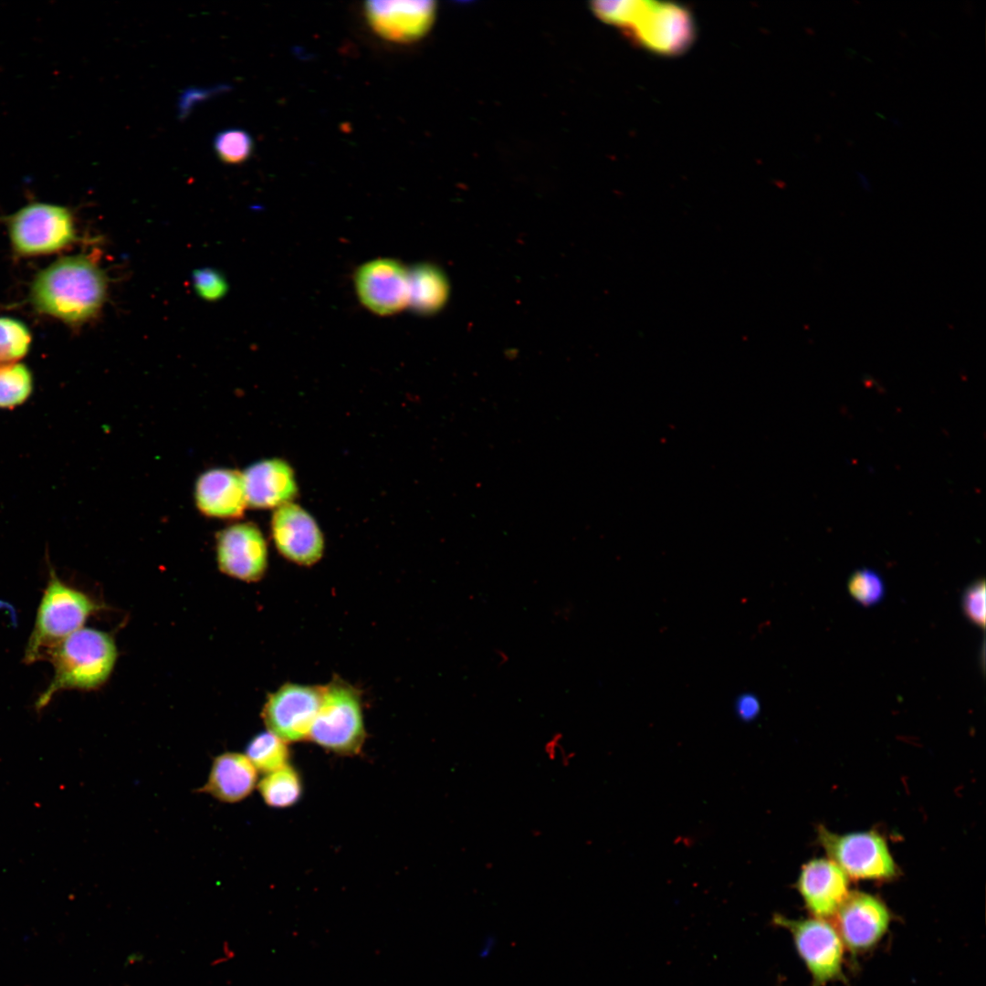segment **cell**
<instances>
[{
    "label": "cell",
    "mask_w": 986,
    "mask_h": 986,
    "mask_svg": "<svg viewBox=\"0 0 986 986\" xmlns=\"http://www.w3.org/2000/svg\"><path fill=\"white\" fill-rule=\"evenodd\" d=\"M107 284L104 271L89 256L64 257L37 273L30 301L40 313L79 325L100 311Z\"/></svg>",
    "instance_id": "cell-1"
},
{
    "label": "cell",
    "mask_w": 986,
    "mask_h": 986,
    "mask_svg": "<svg viewBox=\"0 0 986 986\" xmlns=\"http://www.w3.org/2000/svg\"><path fill=\"white\" fill-rule=\"evenodd\" d=\"M592 8L600 19L620 27L636 45L658 55H679L691 47L696 37L693 15L679 4L596 1Z\"/></svg>",
    "instance_id": "cell-2"
},
{
    "label": "cell",
    "mask_w": 986,
    "mask_h": 986,
    "mask_svg": "<svg viewBox=\"0 0 986 986\" xmlns=\"http://www.w3.org/2000/svg\"><path fill=\"white\" fill-rule=\"evenodd\" d=\"M116 658L115 643L107 633L82 627L69 635L46 655L54 675L37 699V708L46 707L62 690L100 687L110 677Z\"/></svg>",
    "instance_id": "cell-3"
},
{
    "label": "cell",
    "mask_w": 986,
    "mask_h": 986,
    "mask_svg": "<svg viewBox=\"0 0 986 986\" xmlns=\"http://www.w3.org/2000/svg\"><path fill=\"white\" fill-rule=\"evenodd\" d=\"M99 605L85 593L65 583L50 568L34 626L24 654V663L45 659L47 653L69 635L82 628Z\"/></svg>",
    "instance_id": "cell-4"
},
{
    "label": "cell",
    "mask_w": 986,
    "mask_h": 986,
    "mask_svg": "<svg viewBox=\"0 0 986 986\" xmlns=\"http://www.w3.org/2000/svg\"><path fill=\"white\" fill-rule=\"evenodd\" d=\"M309 738L339 754L361 750L365 729L361 696L354 687L340 678L321 687V700Z\"/></svg>",
    "instance_id": "cell-5"
},
{
    "label": "cell",
    "mask_w": 986,
    "mask_h": 986,
    "mask_svg": "<svg viewBox=\"0 0 986 986\" xmlns=\"http://www.w3.org/2000/svg\"><path fill=\"white\" fill-rule=\"evenodd\" d=\"M9 239L20 256L58 252L77 237L71 211L62 205L31 203L13 214L8 221Z\"/></svg>",
    "instance_id": "cell-6"
},
{
    "label": "cell",
    "mask_w": 986,
    "mask_h": 986,
    "mask_svg": "<svg viewBox=\"0 0 986 986\" xmlns=\"http://www.w3.org/2000/svg\"><path fill=\"white\" fill-rule=\"evenodd\" d=\"M772 922L792 935L796 951L813 979L812 986H824L841 978L844 943L829 922L819 918L794 919L780 914L773 915Z\"/></svg>",
    "instance_id": "cell-7"
},
{
    "label": "cell",
    "mask_w": 986,
    "mask_h": 986,
    "mask_svg": "<svg viewBox=\"0 0 986 986\" xmlns=\"http://www.w3.org/2000/svg\"><path fill=\"white\" fill-rule=\"evenodd\" d=\"M818 839L830 859L852 878L886 880L897 875L887 844L876 833L837 834L819 826Z\"/></svg>",
    "instance_id": "cell-8"
},
{
    "label": "cell",
    "mask_w": 986,
    "mask_h": 986,
    "mask_svg": "<svg viewBox=\"0 0 986 986\" xmlns=\"http://www.w3.org/2000/svg\"><path fill=\"white\" fill-rule=\"evenodd\" d=\"M321 700V687L288 683L269 695L263 719L286 742L309 738Z\"/></svg>",
    "instance_id": "cell-9"
},
{
    "label": "cell",
    "mask_w": 986,
    "mask_h": 986,
    "mask_svg": "<svg viewBox=\"0 0 986 986\" xmlns=\"http://www.w3.org/2000/svg\"><path fill=\"white\" fill-rule=\"evenodd\" d=\"M361 302L378 315H392L409 305V269L393 258L362 265L354 276Z\"/></svg>",
    "instance_id": "cell-10"
},
{
    "label": "cell",
    "mask_w": 986,
    "mask_h": 986,
    "mask_svg": "<svg viewBox=\"0 0 986 986\" xmlns=\"http://www.w3.org/2000/svg\"><path fill=\"white\" fill-rule=\"evenodd\" d=\"M216 557L219 569L226 574L256 582L267 570V543L256 525L248 522L233 524L218 533Z\"/></svg>",
    "instance_id": "cell-11"
},
{
    "label": "cell",
    "mask_w": 986,
    "mask_h": 986,
    "mask_svg": "<svg viewBox=\"0 0 986 986\" xmlns=\"http://www.w3.org/2000/svg\"><path fill=\"white\" fill-rule=\"evenodd\" d=\"M364 14L379 37L395 43H409L429 30L435 4L433 1H369L364 5Z\"/></svg>",
    "instance_id": "cell-12"
},
{
    "label": "cell",
    "mask_w": 986,
    "mask_h": 986,
    "mask_svg": "<svg viewBox=\"0 0 986 986\" xmlns=\"http://www.w3.org/2000/svg\"><path fill=\"white\" fill-rule=\"evenodd\" d=\"M271 532L278 551L292 562L309 566L323 554L324 540L316 521L294 503L284 504L275 510Z\"/></svg>",
    "instance_id": "cell-13"
},
{
    "label": "cell",
    "mask_w": 986,
    "mask_h": 986,
    "mask_svg": "<svg viewBox=\"0 0 986 986\" xmlns=\"http://www.w3.org/2000/svg\"><path fill=\"white\" fill-rule=\"evenodd\" d=\"M835 917L836 930L843 943L854 952L874 947L885 935L890 922L886 905L864 892L849 893Z\"/></svg>",
    "instance_id": "cell-14"
},
{
    "label": "cell",
    "mask_w": 986,
    "mask_h": 986,
    "mask_svg": "<svg viewBox=\"0 0 986 986\" xmlns=\"http://www.w3.org/2000/svg\"><path fill=\"white\" fill-rule=\"evenodd\" d=\"M796 888L814 918L835 916L848 892L845 873L831 859L817 858L804 864Z\"/></svg>",
    "instance_id": "cell-15"
},
{
    "label": "cell",
    "mask_w": 986,
    "mask_h": 986,
    "mask_svg": "<svg viewBox=\"0 0 986 986\" xmlns=\"http://www.w3.org/2000/svg\"><path fill=\"white\" fill-rule=\"evenodd\" d=\"M198 509L217 519L240 518L247 506L242 473L228 468H214L197 479L194 491Z\"/></svg>",
    "instance_id": "cell-16"
},
{
    "label": "cell",
    "mask_w": 986,
    "mask_h": 986,
    "mask_svg": "<svg viewBox=\"0 0 986 986\" xmlns=\"http://www.w3.org/2000/svg\"><path fill=\"white\" fill-rule=\"evenodd\" d=\"M247 505L257 509L278 508L297 494L291 467L280 459L257 462L242 473Z\"/></svg>",
    "instance_id": "cell-17"
},
{
    "label": "cell",
    "mask_w": 986,
    "mask_h": 986,
    "mask_svg": "<svg viewBox=\"0 0 986 986\" xmlns=\"http://www.w3.org/2000/svg\"><path fill=\"white\" fill-rule=\"evenodd\" d=\"M257 783V770L246 755L226 752L212 764L201 790L224 802H236L248 796Z\"/></svg>",
    "instance_id": "cell-18"
},
{
    "label": "cell",
    "mask_w": 986,
    "mask_h": 986,
    "mask_svg": "<svg viewBox=\"0 0 986 986\" xmlns=\"http://www.w3.org/2000/svg\"><path fill=\"white\" fill-rule=\"evenodd\" d=\"M449 285L444 272L431 264L409 269V306L418 314L437 312L446 302Z\"/></svg>",
    "instance_id": "cell-19"
},
{
    "label": "cell",
    "mask_w": 986,
    "mask_h": 986,
    "mask_svg": "<svg viewBox=\"0 0 986 986\" xmlns=\"http://www.w3.org/2000/svg\"><path fill=\"white\" fill-rule=\"evenodd\" d=\"M264 802L275 808L297 803L302 794V783L298 771L290 765L267 773L258 785Z\"/></svg>",
    "instance_id": "cell-20"
},
{
    "label": "cell",
    "mask_w": 986,
    "mask_h": 986,
    "mask_svg": "<svg viewBox=\"0 0 986 986\" xmlns=\"http://www.w3.org/2000/svg\"><path fill=\"white\" fill-rule=\"evenodd\" d=\"M246 752L256 770L266 773L288 764L289 750L287 742L270 731L255 736L249 741Z\"/></svg>",
    "instance_id": "cell-21"
},
{
    "label": "cell",
    "mask_w": 986,
    "mask_h": 986,
    "mask_svg": "<svg viewBox=\"0 0 986 986\" xmlns=\"http://www.w3.org/2000/svg\"><path fill=\"white\" fill-rule=\"evenodd\" d=\"M33 389L29 369L17 362L0 364V408H14L27 400Z\"/></svg>",
    "instance_id": "cell-22"
},
{
    "label": "cell",
    "mask_w": 986,
    "mask_h": 986,
    "mask_svg": "<svg viewBox=\"0 0 986 986\" xmlns=\"http://www.w3.org/2000/svg\"><path fill=\"white\" fill-rule=\"evenodd\" d=\"M31 341V332L23 321L0 317V364L16 362L24 357Z\"/></svg>",
    "instance_id": "cell-23"
},
{
    "label": "cell",
    "mask_w": 986,
    "mask_h": 986,
    "mask_svg": "<svg viewBox=\"0 0 986 986\" xmlns=\"http://www.w3.org/2000/svg\"><path fill=\"white\" fill-rule=\"evenodd\" d=\"M253 146L249 133L240 129L222 131L214 139L215 152L219 160L226 164H239L246 161Z\"/></svg>",
    "instance_id": "cell-24"
},
{
    "label": "cell",
    "mask_w": 986,
    "mask_h": 986,
    "mask_svg": "<svg viewBox=\"0 0 986 986\" xmlns=\"http://www.w3.org/2000/svg\"><path fill=\"white\" fill-rule=\"evenodd\" d=\"M847 588L852 597L864 606L878 603L886 593L883 579L870 569L854 572L848 579Z\"/></svg>",
    "instance_id": "cell-25"
},
{
    "label": "cell",
    "mask_w": 986,
    "mask_h": 986,
    "mask_svg": "<svg viewBox=\"0 0 986 986\" xmlns=\"http://www.w3.org/2000/svg\"><path fill=\"white\" fill-rule=\"evenodd\" d=\"M193 283L198 296L209 301L222 299L228 289L226 278L218 270L209 267L194 270Z\"/></svg>",
    "instance_id": "cell-26"
},
{
    "label": "cell",
    "mask_w": 986,
    "mask_h": 986,
    "mask_svg": "<svg viewBox=\"0 0 986 986\" xmlns=\"http://www.w3.org/2000/svg\"><path fill=\"white\" fill-rule=\"evenodd\" d=\"M961 606L966 617L981 628L985 624V582L977 580L964 591Z\"/></svg>",
    "instance_id": "cell-27"
},
{
    "label": "cell",
    "mask_w": 986,
    "mask_h": 986,
    "mask_svg": "<svg viewBox=\"0 0 986 986\" xmlns=\"http://www.w3.org/2000/svg\"><path fill=\"white\" fill-rule=\"evenodd\" d=\"M564 745L563 735L561 732H554L543 745L544 754L548 760L560 761L567 766L573 760L574 752L569 751Z\"/></svg>",
    "instance_id": "cell-28"
},
{
    "label": "cell",
    "mask_w": 986,
    "mask_h": 986,
    "mask_svg": "<svg viewBox=\"0 0 986 986\" xmlns=\"http://www.w3.org/2000/svg\"><path fill=\"white\" fill-rule=\"evenodd\" d=\"M759 702L751 696L745 695L737 704L738 715L744 720L753 719L759 712Z\"/></svg>",
    "instance_id": "cell-29"
},
{
    "label": "cell",
    "mask_w": 986,
    "mask_h": 986,
    "mask_svg": "<svg viewBox=\"0 0 986 986\" xmlns=\"http://www.w3.org/2000/svg\"><path fill=\"white\" fill-rule=\"evenodd\" d=\"M495 947V939L489 936L484 939L481 947L479 948V957L488 958Z\"/></svg>",
    "instance_id": "cell-30"
},
{
    "label": "cell",
    "mask_w": 986,
    "mask_h": 986,
    "mask_svg": "<svg viewBox=\"0 0 986 986\" xmlns=\"http://www.w3.org/2000/svg\"><path fill=\"white\" fill-rule=\"evenodd\" d=\"M494 659L498 666H505L509 661V656L506 651L502 649H496L494 651Z\"/></svg>",
    "instance_id": "cell-31"
},
{
    "label": "cell",
    "mask_w": 986,
    "mask_h": 986,
    "mask_svg": "<svg viewBox=\"0 0 986 986\" xmlns=\"http://www.w3.org/2000/svg\"><path fill=\"white\" fill-rule=\"evenodd\" d=\"M891 121L895 123V125H899V121L897 120L892 119Z\"/></svg>",
    "instance_id": "cell-32"
}]
</instances>
